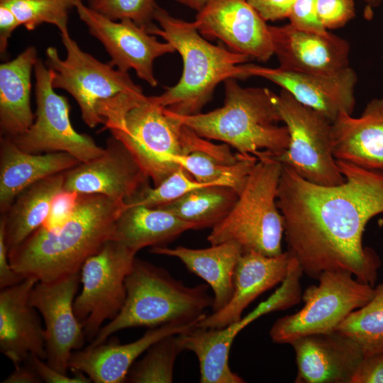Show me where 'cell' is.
I'll return each mask as SVG.
<instances>
[{
  "label": "cell",
  "mask_w": 383,
  "mask_h": 383,
  "mask_svg": "<svg viewBox=\"0 0 383 383\" xmlns=\"http://www.w3.org/2000/svg\"><path fill=\"white\" fill-rule=\"evenodd\" d=\"M316 9L326 29L343 27L355 16L354 0H316Z\"/></svg>",
  "instance_id": "37"
},
{
  "label": "cell",
  "mask_w": 383,
  "mask_h": 383,
  "mask_svg": "<svg viewBox=\"0 0 383 383\" xmlns=\"http://www.w3.org/2000/svg\"><path fill=\"white\" fill-rule=\"evenodd\" d=\"M81 162L65 152L34 154L21 150L6 136L0 141V212L6 213L17 196L30 185L65 172Z\"/></svg>",
  "instance_id": "24"
},
{
  "label": "cell",
  "mask_w": 383,
  "mask_h": 383,
  "mask_svg": "<svg viewBox=\"0 0 383 383\" xmlns=\"http://www.w3.org/2000/svg\"><path fill=\"white\" fill-rule=\"evenodd\" d=\"M21 26L11 9L4 3H0V50L4 53L8 41L14 30Z\"/></svg>",
  "instance_id": "44"
},
{
  "label": "cell",
  "mask_w": 383,
  "mask_h": 383,
  "mask_svg": "<svg viewBox=\"0 0 383 383\" xmlns=\"http://www.w3.org/2000/svg\"><path fill=\"white\" fill-rule=\"evenodd\" d=\"M270 32L274 55L282 68L328 74L350 66L348 42L330 32L301 30L290 23L270 26Z\"/></svg>",
  "instance_id": "20"
},
{
  "label": "cell",
  "mask_w": 383,
  "mask_h": 383,
  "mask_svg": "<svg viewBox=\"0 0 383 383\" xmlns=\"http://www.w3.org/2000/svg\"><path fill=\"white\" fill-rule=\"evenodd\" d=\"M335 331L357 343L365 355L383 352V283L374 288L365 305L348 314Z\"/></svg>",
  "instance_id": "31"
},
{
  "label": "cell",
  "mask_w": 383,
  "mask_h": 383,
  "mask_svg": "<svg viewBox=\"0 0 383 383\" xmlns=\"http://www.w3.org/2000/svg\"><path fill=\"white\" fill-rule=\"evenodd\" d=\"M250 173L230 212L211 228V245L232 241L243 252L255 251L267 256L283 252V216L277 204L282 164L272 154L258 152Z\"/></svg>",
  "instance_id": "7"
},
{
  "label": "cell",
  "mask_w": 383,
  "mask_h": 383,
  "mask_svg": "<svg viewBox=\"0 0 383 383\" xmlns=\"http://www.w3.org/2000/svg\"><path fill=\"white\" fill-rule=\"evenodd\" d=\"M9 252L5 240L4 223L0 218V289L13 286L25 279L12 268Z\"/></svg>",
  "instance_id": "43"
},
{
  "label": "cell",
  "mask_w": 383,
  "mask_h": 383,
  "mask_svg": "<svg viewBox=\"0 0 383 383\" xmlns=\"http://www.w3.org/2000/svg\"><path fill=\"white\" fill-rule=\"evenodd\" d=\"M274 101L287 128L289 143L283 153L272 156L311 183L342 184L345 178L333 152L332 122L285 89H282L279 94L274 93Z\"/></svg>",
  "instance_id": "8"
},
{
  "label": "cell",
  "mask_w": 383,
  "mask_h": 383,
  "mask_svg": "<svg viewBox=\"0 0 383 383\" xmlns=\"http://www.w3.org/2000/svg\"><path fill=\"white\" fill-rule=\"evenodd\" d=\"M195 324L172 323L149 329L138 340L121 344L111 339L96 345H89L72 353L69 370L80 372L95 383L125 382L135 360L155 342L174 334L182 333Z\"/></svg>",
  "instance_id": "21"
},
{
  "label": "cell",
  "mask_w": 383,
  "mask_h": 383,
  "mask_svg": "<svg viewBox=\"0 0 383 383\" xmlns=\"http://www.w3.org/2000/svg\"><path fill=\"white\" fill-rule=\"evenodd\" d=\"M287 18L289 23L298 30L316 33L328 32L319 20L316 0H295Z\"/></svg>",
  "instance_id": "38"
},
{
  "label": "cell",
  "mask_w": 383,
  "mask_h": 383,
  "mask_svg": "<svg viewBox=\"0 0 383 383\" xmlns=\"http://www.w3.org/2000/svg\"><path fill=\"white\" fill-rule=\"evenodd\" d=\"M34 72L35 119L27 131L11 138L14 143L30 153L68 152L81 162L101 156L105 149L99 146L91 137L79 133L73 128L67 99L57 94L52 87L53 71L38 58Z\"/></svg>",
  "instance_id": "12"
},
{
  "label": "cell",
  "mask_w": 383,
  "mask_h": 383,
  "mask_svg": "<svg viewBox=\"0 0 383 383\" xmlns=\"http://www.w3.org/2000/svg\"><path fill=\"white\" fill-rule=\"evenodd\" d=\"M238 197L233 189L209 185L194 189L161 207L194 224L196 230L213 228L230 212Z\"/></svg>",
  "instance_id": "29"
},
{
  "label": "cell",
  "mask_w": 383,
  "mask_h": 383,
  "mask_svg": "<svg viewBox=\"0 0 383 383\" xmlns=\"http://www.w3.org/2000/svg\"><path fill=\"white\" fill-rule=\"evenodd\" d=\"M366 3L367 6L370 8L377 7L380 3L381 0H363Z\"/></svg>",
  "instance_id": "48"
},
{
  "label": "cell",
  "mask_w": 383,
  "mask_h": 383,
  "mask_svg": "<svg viewBox=\"0 0 383 383\" xmlns=\"http://www.w3.org/2000/svg\"><path fill=\"white\" fill-rule=\"evenodd\" d=\"M6 1V0H0V1Z\"/></svg>",
  "instance_id": "49"
},
{
  "label": "cell",
  "mask_w": 383,
  "mask_h": 383,
  "mask_svg": "<svg viewBox=\"0 0 383 383\" xmlns=\"http://www.w3.org/2000/svg\"><path fill=\"white\" fill-rule=\"evenodd\" d=\"M27 360L35 370L43 382L46 383H90V378L80 372H72L73 374H63L49 366L44 360L30 355Z\"/></svg>",
  "instance_id": "40"
},
{
  "label": "cell",
  "mask_w": 383,
  "mask_h": 383,
  "mask_svg": "<svg viewBox=\"0 0 383 383\" xmlns=\"http://www.w3.org/2000/svg\"><path fill=\"white\" fill-rule=\"evenodd\" d=\"M65 172L30 185L17 196L6 213L1 214L9 250L21 244L44 223L52 199L63 190Z\"/></svg>",
  "instance_id": "28"
},
{
  "label": "cell",
  "mask_w": 383,
  "mask_h": 383,
  "mask_svg": "<svg viewBox=\"0 0 383 383\" xmlns=\"http://www.w3.org/2000/svg\"><path fill=\"white\" fill-rule=\"evenodd\" d=\"M350 383H383V352L365 355Z\"/></svg>",
  "instance_id": "41"
},
{
  "label": "cell",
  "mask_w": 383,
  "mask_h": 383,
  "mask_svg": "<svg viewBox=\"0 0 383 383\" xmlns=\"http://www.w3.org/2000/svg\"><path fill=\"white\" fill-rule=\"evenodd\" d=\"M2 383H40L41 378L26 360L21 365L14 367L13 371L1 381Z\"/></svg>",
  "instance_id": "45"
},
{
  "label": "cell",
  "mask_w": 383,
  "mask_h": 383,
  "mask_svg": "<svg viewBox=\"0 0 383 383\" xmlns=\"http://www.w3.org/2000/svg\"><path fill=\"white\" fill-rule=\"evenodd\" d=\"M21 26L33 30L43 23L55 25L60 32L67 30L68 9L60 0H6Z\"/></svg>",
  "instance_id": "35"
},
{
  "label": "cell",
  "mask_w": 383,
  "mask_h": 383,
  "mask_svg": "<svg viewBox=\"0 0 383 383\" xmlns=\"http://www.w3.org/2000/svg\"><path fill=\"white\" fill-rule=\"evenodd\" d=\"M318 281V285L309 287L302 294L301 309L274 323L270 331L273 343L290 344L305 335L333 331L374 293V287L346 272H325Z\"/></svg>",
  "instance_id": "9"
},
{
  "label": "cell",
  "mask_w": 383,
  "mask_h": 383,
  "mask_svg": "<svg viewBox=\"0 0 383 383\" xmlns=\"http://www.w3.org/2000/svg\"><path fill=\"white\" fill-rule=\"evenodd\" d=\"M224 87L221 108L190 116L171 113L201 137L221 141L241 155L283 153L288 148L289 134L285 125H279L282 118L274 101V93L267 88L242 87L233 78L224 81Z\"/></svg>",
  "instance_id": "6"
},
{
  "label": "cell",
  "mask_w": 383,
  "mask_h": 383,
  "mask_svg": "<svg viewBox=\"0 0 383 383\" xmlns=\"http://www.w3.org/2000/svg\"><path fill=\"white\" fill-rule=\"evenodd\" d=\"M97 112L103 130L121 142L152 180L160 184L178 166L174 159L202 150L229 161L230 146L217 145L182 123L167 109L142 92L121 93L100 101Z\"/></svg>",
  "instance_id": "2"
},
{
  "label": "cell",
  "mask_w": 383,
  "mask_h": 383,
  "mask_svg": "<svg viewBox=\"0 0 383 383\" xmlns=\"http://www.w3.org/2000/svg\"><path fill=\"white\" fill-rule=\"evenodd\" d=\"M213 185L198 182L183 167H179L157 186H144L132 199L126 203V207L145 206L157 207L172 202L187 193L205 186Z\"/></svg>",
  "instance_id": "34"
},
{
  "label": "cell",
  "mask_w": 383,
  "mask_h": 383,
  "mask_svg": "<svg viewBox=\"0 0 383 383\" xmlns=\"http://www.w3.org/2000/svg\"><path fill=\"white\" fill-rule=\"evenodd\" d=\"M79 194L62 190L55 195L52 201L48 216L41 226L45 228H53L63 224L72 214Z\"/></svg>",
  "instance_id": "39"
},
{
  "label": "cell",
  "mask_w": 383,
  "mask_h": 383,
  "mask_svg": "<svg viewBox=\"0 0 383 383\" xmlns=\"http://www.w3.org/2000/svg\"><path fill=\"white\" fill-rule=\"evenodd\" d=\"M291 257L289 251L277 256L255 251L243 252L235 270L231 299L223 308L206 315L196 326L221 328L240 320L248 305L284 280Z\"/></svg>",
  "instance_id": "22"
},
{
  "label": "cell",
  "mask_w": 383,
  "mask_h": 383,
  "mask_svg": "<svg viewBox=\"0 0 383 383\" xmlns=\"http://www.w3.org/2000/svg\"><path fill=\"white\" fill-rule=\"evenodd\" d=\"M74 7L89 33L104 46L111 58V65L124 72L133 69L138 77L151 87L158 84L153 73V63L156 58L176 52L172 44L159 41L148 33L146 28L131 20H111L82 1Z\"/></svg>",
  "instance_id": "14"
},
{
  "label": "cell",
  "mask_w": 383,
  "mask_h": 383,
  "mask_svg": "<svg viewBox=\"0 0 383 383\" xmlns=\"http://www.w3.org/2000/svg\"><path fill=\"white\" fill-rule=\"evenodd\" d=\"M161 207H126L118 218L112 239L136 253L145 247H164L184 232L196 230Z\"/></svg>",
  "instance_id": "27"
},
{
  "label": "cell",
  "mask_w": 383,
  "mask_h": 383,
  "mask_svg": "<svg viewBox=\"0 0 383 383\" xmlns=\"http://www.w3.org/2000/svg\"><path fill=\"white\" fill-rule=\"evenodd\" d=\"M241 79L252 76L267 79L290 93L298 101L320 112L332 123L343 113L353 114L357 81L349 66L333 73H310L280 67L254 64L239 65Z\"/></svg>",
  "instance_id": "15"
},
{
  "label": "cell",
  "mask_w": 383,
  "mask_h": 383,
  "mask_svg": "<svg viewBox=\"0 0 383 383\" xmlns=\"http://www.w3.org/2000/svg\"><path fill=\"white\" fill-rule=\"evenodd\" d=\"M175 163L201 183L229 187L239 194L257 162L253 155H241L231 162L213 153L199 150L177 157Z\"/></svg>",
  "instance_id": "30"
},
{
  "label": "cell",
  "mask_w": 383,
  "mask_h": 383,
  "mask_svg": "<svg viewBox=\"0 0 383 383\" xmlns=\"http://www.w3.org/2000/svg\"><path fill=\"white\" fill-rule=\"evenodd\" d=\"M337 164L345 180L335 186L308 182L282 165L277 204L287 251L309 278L346 272L374 287L381 261L362 237L370 220L383 213V172Z\"/></svg>",
  "instance_id": "1"
},
{
  "label": "cell",
  "mask_w": 383,
  "mask_h": 383,
  "mask_svg": "<svg viewBox=\"0 0 383 383\" xmlns=\"http://www.w3.org/2000/svg\"><path fill=\"white\" fill-rule=\"evenodd\" d=\"M177 2L192 9L199 11L206 4L208 0H174Z\"/></svg>",
  "instance_id": "46"
},
{
  "label": "cell",
  "mask_w": 383,
  "mask_h": 383,
  "mask_svg": "<svg viewBox=\"0 0 383 383\" xmlns=\"http://www.w3.org/2000/svg\"><path fill=\"white\" fill-rule=\"evenodd\" d=\"M38 282L26 277L0 291V351L14 367L30 355L46 359L45 328L39 312L30 302Z\"/></svg>",
  "instance_id": "18"
},
{
  "label": "cell",
  "mask_w": 383,
  "mask_h": 383,
  "mask_svg": "<svg viewBox=\"0 0 383 383\" xmlns=\"http://www.w3.org/2000/svg\"><path fill=\"white\" fill-rule=\"evenodd\" d=\"M201 35L260 62L274 55L270 26L247 0H208L193 21Z\"/></svg>",
  "instance_id": "16"
},
{
  "label": "cell",
  "mask_w": 383,
  "mask_h": 383,
  "mask_svg": "<svg viewBox=\"0 0 383 383\" xmlns=\"http://www.w3.org/2000/svg\"><path fill=\"white\" fill-rule=\"evenodd\" d=\"M148 33L161 36L172 44L182 57L183 72L179 82L158 96H151L158 105L178 116L201 113L211 99L216 87L228 79H241L239 65L248 56L208 42L193 22L171 16L157 6Z\"/></svg>",
  "instance_id": "4"
},
{
  "label": "cell",
  "mask_w": 383,
  "mask_h": 383,
  "mask_svg": "<svg viewBox=\"0 0 383 383\" xmlns=\"http://www.w3.org/2000/svg\"><path fill=\"white\" fill-rule=\"evenodd\" d=\"M125 284L123 307L102 326L90 345L102 343L126 328H154L172 323L196 325L213 303L208 284L186 286L165 269L136 257Z\"/></svg>",
  "instance_id": "5"
},
{
  "label": "cell",
  "mask_w": 383,
  "mask_h": 383,
  "mask_svg": "<svg viewBox=\"0 0 383 383\" xmlns=\"http://www.w3.org/2000/svg\"><path fill=\"white\" fill-rule=\"evenodd\" d=\"M66 51L62 60L54 47L46 50V66L53 71L52 87L71 94L78 104L82 118L89 128L103 124L98 103L121 93L142 92L128 72L115 70L84 52L70 37L68 29L60 32Z\"/></svg>",
  "instance_id": "10"
},
{
  "label": "cell",
  "mask_w": 383,
  "mask_h": 383,
  "mask_svg": "<svg viewBox=\"0 0 383 383\" xmlns=\"http://www.w3.org/2000/svg\"><path fill=\"white\" fill-rule=\"evenodd\" d=\"M136 252L110 239L88 257L80 269L81 292L75 297L74 311L91 342L106 321L114 318L123 307L126 277Z\"/></svg>",
  "instance_id": "11"
},
{
  "label": "cell",
  "mask_w": 383,
  "mask_h": 383,
  "mask_svg": "<svg viewBox=\"0 0 383 383\" xmlns=\"http://www.w3.org/2000/svg\"><path fill=\"white\" fill-rule=\"evenodd\" d=\"M126 204L100 194H79L71 216L53 228L40 226L9 250L12 268L24 278L51 282L79 271L112 239Z\"/></svg>",
  "instance_id": "3"
},
{
  "label": "cell",
  "mask_w": 383,
  "mask_h": 383,
  "mask_svg": "<svg viewBox=\"0 0 383 383\" xmlns=\"http://www.w3.org/2000/svg\"><path fill=\"white\" fill-rule=\"evenodd\" d=\"M336 160L383 172V99H374L357 117L343 113L332 123Z\"/></svg>",
  "instance_id": "23"
},
{
  "label": "cell",
  "mask_w": 383,
  "mask_h": 383,
  "mask_svg": "<svg viewBox=\"0 0 383 383\" xmlns=\"http://www.w3.org/2000/svg\"><path fill=\"white\" fill-rule=\"evenodd\" d=\"M80 270L51 282H38L30 296L45 323V362L67 374L72 353L82 349L87 340L84 328L74 311Z\"/></svg>",
  "instance_id": "13"
},
{
  "label": "cell",
  "mask_w": 383,
  "mask_h": 383,
  "mask_svg": "<svg viewBox=\"0 0 383 383\" xmlns=\"http://www.w3.org/2000/svg\"><path fill=\"white\" fill-rule=\"evenodd\" d=\"M184 350L180 333L154 343L131 367L125 382L171 383L177 356Z\"/></svg>",
  "instance_id": "32"
},
{
  "label": "cell",
  "mask_w": 383,
  "mask_h": 383,
  "mask_svg": "<svg viewBox=\"0 0 383 383\" xmlns=\"http://www.w3.org/2000/svg\"><path fill=\"white\" fill-rule=\"evenodd\" d=\"M150 252L178 258L189 272L204 279L213 292L212 312L223 308L231 299L235 270L243 252L237 243L228 241L202 249L152 247Z\"/></svg>",
  "instance_id": "25"
},
{
  "label": "cell",
  "mask_w": 383,
  "mask_h": 383,
  "mask_svg": "<svg viewBox=\"0 0 383 383\" xmlns=\"http://www.w3.org/2000/svg\"><path fill=\"white\" fill-rule=\"evenodd\" d=\"M294 1L247 0L265 21H276L287 18Z\"/></svg>",
  "instance_id": "42"
},
{
  "label": "cell",
  "mask_w": 383,
  "mask_h": 383,
  "mask_svg": "<svg viewBox=\"0 0 383 383\" xmlns=\"http://www.w3.org/2000/svg\"><path fill=\"white\" fill-rule=\"evenodd\" d=\"M38 59L36 48L30 46L0 65L1 136L13 138L20 135L34 121L30 106L31 74Z\"/></svg>",
  "instance_id": "26"
},
{
  "label": "cell",
  "mask_w": 383,
  "mask_h": 383,
  "mask_svg": "<svg viewBox=\"0 0 383 383\" xmlns=\"http://www.w3.org/2000/svg\"><path fill=\"white\" fill-rule=\"evenodd\" d=\"M89 7L113 21L129 19L148 28L155 20V0H89Z\"/></svg>",
  "instance_id": "36"
},
{
  "label": "cell",
  "mask_w": 383,
  "mask_h": 383,
  "mask_svg": "<svg viewBox=\"0 0 383 383\" xmlns=\"http://www.w3.org/2000/svg\"><path fill=\"white\" fill-rule=\"evenodd\" d=\"M63 5L69 10L70 8L74 6V5L82 0H60Z\"/></svg>",
  "instance_id": "47"
},
{
  "label": "cell",
  "mask_w": 383,
  "mask_h": 383,
  "mask_svg": "<svg viewBox=\"0 0 383 383\" xmlns=\"http://www.w3.org/2000/svg\"><path fill=\"white\" fill-rule=\"evenodd\" d=\"M303 272L292 255L287 275L281 286L267 300L260 303L252 311L240 320L225 327L226 333L233 338L248 325L269 313L284 310L300 302L302 299L301 277Z\"/></svg>",
  "instance_id": "33"
},
{
  "label": "cell",
  "mask_w": 383,
  "mask_h": 383,
  "mask_svg": "<svg viewBox=\"0 0 383 383\" xmlns=\"http://www.w3.org/2000/svg\"><path fill=\"white\" fill-rule=\"evenodd\" d=\"M297 383H350L364 357L360 346L336 331L305 335L292 341Z\"/></svg>",
  "instance_id": "19"
},
{
  "label": "cell",
  "mask_w": 383,
  "mask_h": 383,
  "mask_svg": "<svg viewBox=\"0 0 383 383\" xmlns=\"http://www.w3.org/2000/svg\"><path fill=\"white\" fill-rule=\"evenodd\" d=\"M104 152L65 172L63 190L126 203L150 179L128 148L111 135Z\"/></svg>",
  "instance_id": "17"
}]
</instances>
